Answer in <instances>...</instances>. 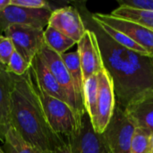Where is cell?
I'll return each instance as SVG.
<instances>
[{
	"label": "cell",
	"instance_id": "cell-14",
	"mask_svg": "<svg viewBox=\"0 0 153 153\" xmlns=\"http://www.w3.org/2000/svg\"><path fill=\"white\" fill-rule=\"evenodd\" d=\"M31 69L33 71L36 82L41 91L68 104V100L64 91L58 84L57 81L56 80L55 76L48 67L39 53L34 57L31 63Z\"/></svg>",
	"mask_w": 153,
	"mask_h": 153
},
{
	"label": "cell",
	"instance_id": "cell-24",
	"mask_svg": "<svg viewBox=\"0 0 153 153\" xmlns=\"http://www.w3.org/2000/svg\"><path fill=\"white\" fill-rule=\"evenodd\" d=\"M14 47L12 40L5 35H0V65H7L13 53L14 52Z\"/></svg>",
	"mask_w": 153,
	"mask_h": 153
},
{
	"label": "cell",
	"instance_id": "cell-30",
	"mask_svg": "<svg viewBox=\"0 0 153 153\" xmlns=\"http://www.w3.org/2000/svg\"><path fill=\"white\" fill-rule=\"evenodd\" d=\"M0 153H4V151L2 150V148H1V146H0Z\"/></svg>",
	"mask_w": 153,
	"mask_h": 153
},
{
	"label": "cell",
	"instance_id": "cell-25",
	"mask_svg": "<svg viewBox=\"0 0 153 153\" xmlns=\"http://www.w3.org/2000/svg\"><path fill=\"white\" fill-rule=\"evenodd\" d=\"M10 4L28 9H51L45 0H11Z\"/></svg>",
	"mask_w": 153,
	"mask_h": 153
},
{
	"label": "cell",
	"instance_id": "cell-31",
	"mask_svg": "<svg viewBox=\"0 0 153 153\" xmlns=\"http://www.w3.org/2000/svg\"><path fill=\"white\" fill-rule=\"evenodd\" d=\"M152 63H153V57H152Z\"/></svg>",
	"mask_w": 153,
	"mask_h": 153
},
{
	"label": "cell",
	"instance_id": "cell-20",
	"mask_svg": "<svg viewBox=\"0 0 153 153\" xmlns=\"http://www.w3.org/2000/svg\"><path fill=\"white\" fill-rule=\"evenodd\" d=\"M98 95H99V77L97 74L88 78L84 82V85H83L84 107L91 121H93L96 117Z\"/></svg>",
	"mask_w": 153,
	"mask_h": 153
},
{
	"label": "cell",
	"instance_id": "cell-6",
	"mask_svg": "<svg viewBox=\"0 0 153 153\" xmlns=\"http://www.w3.org/2000/svg\"><path fill=\"white\" fill-rule=\"evenodd\" d=\"M39 55L41 56V57L47 64L48 67L49 68V70L55 76L56 80L57 81L58 84L64 91L67 98L69 106L74 109L77 117L81 119L82 114L85 111V108L82 106H81L78 100L72 77L61 56L54 52L45 44L42 47L41 50L39 51Z\"/></svg>",
	"mask_w": 153,
	"mask_h": 153
},
{
	"label": "cell",
	"instance_id": "cell-7",
	"mask_svg": "<svg viewBox=\"0 0 153 153\" xmlns=\"http://www.w3.org/2000/svg\"><path fill=\"white\" fill-rule=\"evenodd\" d=\"M4 32L12 40L15 51L30 65L45 44L44 30L30 26L13 24Z\"/></svg>",
	"mask_w": 153,
	"mask_h": 153
},
{
	"label": "cell",
	"instance_id": "cell-16",
	"mask_svg": "<svg viewBox=\"0 0 153 153\" xmlns=\"http://www.w3.org/2000/svg\"><path fill=\"white\" fill-rule=\"evenodd\" d=\"M61 57L72 77L74 89L76 91V95L78 98V100L84 108V100H83V85H84V80H83V74L81 66V62L79 58V54L77 50L73 52H68L61 55Z\"/></svg>",
	"mask_w": 153,
	"mask_h": 153
},
{
	"label": "cell",
	"instance_id": "cell-22",
	"mask_svg": "<svg viewBox=\"0 0 153 153\" xmlns=\"http://www.w3.org/2000/svg\"><path fill=\"white\" fill-rule=\"evenodd\" d=\"M151 134L152 133L148 131L135 127L132 139L131 153H152Z\"/></svg>",
	"mask_w": 153,
	"mask_h": 153
},
{
	"label": "cell",
	"instance_id": "cell-29",
	"mask_svg": "<svg viewBox=\"0 0 153 153\" xmlns=\"http://www.w3.org/2000/svg\"><path fill=\"white\" fill-rule=\"evenodd\" d=\"M151 142H152V152L153 153V133L151 134Z\"/></svg>",
	"mask_w": 153,
	"mask_h": 153
},
{
	"label": "cell",
	"instance_id": "cell-8",
	"mask_svg": "<svg viewBox=\"0 0 153 153\" xmlns=\"http://www.w3.org/2000/svg\"><path fill=\"white\" fill-rule=\"evenodd\" d=\"M52 9H28L9 4L0 12V30L4 31L13 24L45 30L48 26Z\"/></svg>",
	"mask_w": 153,
	"mask_h": 153
},
{
	"label": "cell",
	"instance_id": "cell-5",
	"mask_svg": "<svg viewBox=\"0 0 153 153\" xmlns=\"http://www.w3.org/2000/svg\"><path fill=\"white\" fill-rule=\"evenodd\" d=\"M135 126L126 117L122 107L116 108L103 134L111 153H131V145Z\"/></svg>",
	"mask_w": 153,
	"mask_h": 153
},
{
	"label": "cell",
	"instance_id": "cell-21",
	"mask_svg": "<svg viewBox=\"0 0 153 153\" xmlns=\"http://www.w3.org/2000/svg\"><path fill=\"white\" fill-rule=\"evenodd\" d=\"M92 16V15H91ZM95 20V19H94ZM96 21V20H95ZM99 24H100V26L102 28V30L115 41V42H117V44H119V45H121L122 47H125V48H128V49H130V50H132V51H134V52H136V53H138V54H141V55H143V56H151L150 55H149V53L143 48V47H141L140 45H138L137 43H135L132 39H130L127 35H126L125 33H123V32H121V31H119V30H116V29H114V28H112V27H110V26H108V25H106L105 23H102V22H98V21H96Z\"/></svg>",
	"mask_w": 153,
	"mask_h": 153
},
{
	"label": "cell",
	"instance_id": "cell-26",
	"mask_svg": "<svg viewBox=\"0 0 153 153\" xmlns=\"http://www.w3.org/2000/svg\"><path fill=\"white\" fill-rule=\"evenodd\" d=\"M119 6L153 12V0H118Z\"/></svg>",
	"mask_w": 153,
	"mask_h": 153
},
{
	"label": "cell",
	"instance_id": "cell-27",
	"mask_svg": "<svg viewBox=\"0 0 153 153\" xmlns=\"http://www.w3.org/2000/svg\"><path fill=\"white\" fill-rule=\"evenodd\" d=\"M47 153H71L70 152V150H69V147L66 143L63 144L62 146L53 150V151H50Z\"/></svg>",
	"mask_w": 153,
	"mask_h": 153
},
{
	"label": "cell",
	"instance_id": "cell-11",
	"mask_svg": "<svg viewBox=\"0 0 153 153\" xmlns=\"http://www.w3.org/2000/svg\"><path fill=\"white\" fill-rule=\"evenodd\" d=\"M48 26L53 27L70 38L76 44L86 31V27L80 11L74 6H64L53 10Z\"/></svg>",
	"mask_w": 153,
	"mask_h": 153
},
{
	"label": "cell",
	"instance_id": "cell-12",
	"mask_svg": "<svg viewBox=\"0 0 153 153\" xmlns=\"http://www.w3.org/2000/svg\"><path fill=\"white\" fill-rule=\"evenodd\" d=\"M77 52L84 82L104 69L98 39L92 30H86L84 35L77 43Z\"/></svg>",
	"mask_w": 153,
	"mask_h": 153
},
{
	"label": "cell",
	"instance_id": "cell-13",
	"mask_svg": "<svg viewBox=\"0 0 153 153\" xmlns=\"http://www.w3.org/2000/svg\"><path fill=\"white\" fill-rule=\"evenodd\" d=\"M124 110L135 127L153 133V89L140 92Z\"/></svg>",
	"mask_w": 153,
	"mask_h": 153
},
{
	"label": "cell",
	"instance_id": "cell-10",
	"mask_svg": "<svg viewBox=\"0 0 153 153\" xmlns=\"http://www.w3.org/2000/svg\"><path fill=\"white\" fill-rule=\"evenodd\" d=\"M91 15L96 21L105 23L127 35L153 57V30L133 21L117 18L111 14L96 13H91Z\"/></svg>",
	"mask_w": 153,
	"mask_h": 153
},
{
	"label": "cell",
	"instance_id": "cell-15",
	"mask_svg": "<svg viewBox=\"0 0 153 153\" xmlns=\"http://www.w3.org/2000/svg\"><path fill=\"white\" fill-rule=\"evenodd\" d=\"M12 89L13 75L6 72L4 66L0 65V142L12 126L11 108H12Z\"/></svg>",
	"mask_w": 153,
	"mask_h": 153
},
{
	"label": "cell",
	"instance_id": "cell-17",
	"mask_svg": "<svg viewBox=\"0 0 153 153\" xmlns=\"http://www.w3.org/2000/svg\"><path fill=\"white\" fill-rule=\"evenodd\" d=\"M0 146L4 153H43L25 140L13 126L7 131Z\"/></svg>",
	"mask_w": 153,
	"mask_h": 153
},
{
	"label": "cell",
	"instance_id": "cell-3",
	"mask_svg": "<svg viewBox=\"0 0 153 153\" xmlns=\"http://www.w3.org/2000/svg\"><path fill=\"white\" fill-rule=\"evenodd\" d=\"M37 88L47 119L52 130L66 143L67 139L77 130L81 119L66 102L47 94L39 88L38 84Z\"/></svg>",
	"mask_w": 153,
	"mask_h": 153
},
{
	"label": "cell",
	"instance_id": "cell-28",
	"mask_svg": "<svg viewBox=\"0 0 153 153\" xmlns=\"http://www.w3.org/2000/svg\"><path fill=\"white\" fill-rule=\"evenodd\" d=\"M11 0H0V12L10 4Z\"/></svg>",
	"mask_w": 153,
	"mask_h": 153
},
{
	"label": "cell",
	"instance_id": "cell-19",
	"mask_svg": "<svg viewBox=\"0 0 153 153\" xmlns=\"http://www.w3.org/2000/svg\"><path fill=\"white\" fill-rule=\"evenodd\" d=\"M109 14L117 18L133 21L153 30L152 11L139 10V9H134L126 6H119Z\"/></svg>",
	"mask_w": 153,
	"mask_h": 153
},
{
	"label": "cell",
	"instance_id": "cell-2",
	"mask_svg": "<svg viewBox=\"0 0 153 153\" xmlns=\"http://www.w3.org/2000/svg\"><path fill=\"white\" fill-rule=\"evenodd\" d=\"M11 117L12 126L43 153L65 143L54 133L47 119L31 65L25 74L13 75Z\"/></svg>",
	"mask_w": 153,
	"mask_h": 153
},
{
	"label": "cell",
	"instance_id": "cell-9",
	"mask_svg": "<svg viewBox=\"0 0 153 153\" xmlns=\"http://www.w3.org/2000/svg\"><path fill=\"white\" fill-rule=\"evenodd\" d=\"M99 77V95L97 102L96 117L92 121L95 130L103 134L116 108V96L112 78L109 73L104 68L98 74Z\"/></svg>",
	"mask_w": 153,
	"mask_h": 153
},
{
	"label": "cell",
	"instance_id": "cell-23",
	"mask_svg": "<svg viewBox=\"0 0 153 153\" xmlns=\"http://www.w3.org/2000/svg\"><path fill=\"white\" fill-rule=\"evenodd\" d=\"M30 65V64H29L17 51L14 50L7 65L5 66V70L10 74L22 76L29 71Z\"/></svg>",
	"mask_w": 153,
	"mask_h": 153
},
{
	"label": "cell",
	"instance_id": "cell-18",
	"mask_svg": "<svg viewBox=\"0 0 153 153\" xmlns=\"http://www.w3.org/2000/svg\"><path fill=\"white\" fill-rule=\"evenodd\" d=\"M44 43L60 56L66 53L68 49L76 44L75 41L50 26L44 30Z\"/></svg>",
	"mask_w": 153,
	"mask_h": 153
},
{
	"label": "cell",
	"instance_id": "cell-1",
	"mask_svg": "<svg viewBox=\"0 0 153 153\" xmlns=\"http://www.w3.org/2000/svg\"><path fill=\"white\" fill-rule=\"evenodd\" d=\"M80 12L86 29L92 30L101 53L104 68L109 73L117 104L125 108L140 92L153 89L152 57L134 52L115 42L82 6Z\"/></svg>",
	"mask_w": 153,
	"mask_h": 153
},
{
	"label": "cell",
	"instance_id": "cell-4",
	"mask_svg": "<svg viewBox=\"0 0 153 153\" xmlns=\"http://www.w3.org/2000/svg\"><path fill=\"white\" fill-rule=\"evenodd\" d=\"M71 153H111L103 134L98 133L85 110L78 128L66 141Z\"/></svg>",
	"mask_w": 153,
	"mask_h": 153
}]
</instances>
